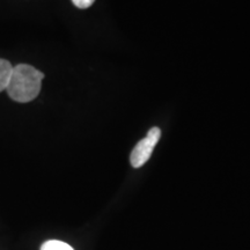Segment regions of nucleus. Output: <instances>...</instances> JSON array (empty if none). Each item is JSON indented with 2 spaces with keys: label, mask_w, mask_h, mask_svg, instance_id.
<instances>
[{
  "label": "nucleus",
  "mask_w": 250,
  "mask_h": 250,
  "mask_svg": "<svg viewBox=\"0 0 250 250\" xmlns=\"http://www.w3.org/2000/svg\"><path fill=\"white\" fill-rule=\"evenodd\" d=\"M43 79L44 74L37 68L28 64H19L13 67L6 92L14 101L30 102L39 96Z\"/></svg>",
  "instance_id": "obj_1"
},
{
  "label": "nucleus",
  "mask_w": 250,
  "mask_h": 250,
  "mask_svg": "<svg viewBox=\"0 0 250 250\" xmlns=\"http://www.w3.org/2000/svg\"><path fill=\"white\" fill-rule=\"evenodd\" d=\"M160 137L161 130L156 126L152 127L147 132V136L137 144L130 156V161L132 167L139 168L148 161L153 151H154L156 144L160 140Z\"/></svg>",
  "instance_id": "obj_2"
},
{
  "label": "nucleus",
  "mask_w": 250,
  "mask_h": 250,
  "mask_svg": "<svg viewBox=\"0 0 250 250\" xmlns=\"http://www.w3.org/2000/svg\"><path fill=\"white\" fill-rule=\"evenodd\" d=\"M12 71H13V66L11 62L6 59L0 58V92L7 88Z\"/></svg>",
  "instance_id": "obj_3"
},
{
  "label": "nucleus",
  "mask_w": 250,
  "mask_h": 250,
  "mask_svg": "<svg viewBox=\"0 0 250 250\" xmlns=\"http://www.w3.org/2000/svg\"><path fill=\"white\" fill-rule=\"evenodd\" d=\"M41 250H74L67 243L59 241V240H49L41 247Z\"/></svg>",
  "instance_id": "obj_4"
},
{
  "label": "nucleus",
  "mask_w": 250,
  "mask_h": 250,
  "mask_svg": "<svg viewBox=\"0 0 250 250\" xmlns=\"http://www.w3.org/2000/svg\"><path fill=\"white\" fill-rule=\"evenodd\" d=\"M72 2H73L74 6H77L78 8L85 9L90 7V6L95 2V0H72Z\"/></svg>",
  "instance_id": "obj_5"
}]
</instances>
